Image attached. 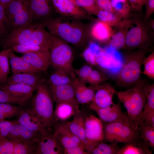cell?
I'll list each match as a JSON object with an SVG mask.
<instances>
[{"instance_id": "6da1fadb", "label": "cell", "mask_w": 154, "mask_h": 154, "mask_svg": "<svg viewBox=\"0 0 154 154\" xmlns=\"http://www.w3.org/2000/svg\"><path fill=\"white\" fill-rule=\"evenodd\" d=\"M80 20L62 15L41 21L51 34L57 35L73 46L81 47L91 37V27Z\"/></svg>"}, {"instance_id": "7a4b0ae2", "label": "cell", "mask_w": 154, "mask_h": 154, "mask_svg": "<svg viewBox=\"0 0 154 154\" xmlns=\"http://www.w3.org/2000/svg\"><path fill=\"white\" fill-rule=\"evenodd\" d=\"M148 84L146 80L140 79L131 88L124 91H116L115 93L126 109L132 124L139 130L147 101L146 92Z\"/></svg>"}, {"instance_id": "3957f363", "label": "cell", "mask_w": 154, "mask_h": 154, "mask_svg": "<svg viewBox=\"0 0 154 154\" xmlns=\"http://www.w3.org/2000/svg\"><path fill=\"white\" fill-rule=\"evenodd\" d=\"M45 28L41 21H33L10 31L4 44L9 48L16 44L49 46L51 34Z\"/></svg>"}, {"instance_id": "277c9868", "label": "cell", "mask_w": 154, "mask_h": 154, "mask_svg": "<svg viewBox=\"0 0 154 154\" xmlns=\"http://www.w3.org/2000/svg\"><path fill=\"white\" fill-rule=\"evenodd\" d=\"M36 90V93L30 107L37 114L44 128L51 132L55 121L54 101L50 89L40 81L37 85Z\"/></svg>"}, {"instance_id": "5b68a950", "label": "cell", "mask_w": 154, "mask_h": 154, "mask_svg": "<svg viewBox=\"0 0 154 154\" xmlns=\"http://www.w3.org/2000/svg\"><path fill=\"white\" fill-rule=\"evenodd\" d=\"M148 48L137 49L126 54L120 71L117 75L116 85L128 87L140 80L141 68Z\"/></svg>"}, {"instance_id": "8992f818", "label": "cell", "mask_w": 154, "mask_h": 154, "mask_svg": "<svg viewBox=\"0 0 154 154\" xmlns=\"http://www.w3.org/2000/svg\"><path fill=\"white\" fill-rule=\"evenodd\" d=\"M49 50L50 64L55 69L64 70L73 79L76 78L73 65L74 52L70 44L59 37L51 34Z\"/></svg>"}, {"instance_id": "52a82bcc", "label": "cell", "mask_w": 154, "mask_h": 154, "mask_svg": "<svg viewBox=\"0 0 154 154\" xmlns=\"http://www.w3.org/2000/svg\"><path fill=\"white\" fill-rule=\"evenodd\" d=\"M103 141L108 143H125L139 139V130L135 128L127 114L115 121L104 124Z\"/></svg>"}, {"instance_id": "ba28073f", "label": "cell", "mask_w": 154, "mask_h": 154, "mask_svg": "<svg viewBox=\"0 0 154 154\" xmlns=\"http://www.w3.org/2000/svg\"><path fill=\"white\" fill-rule=\"evenodd\" d=\"M133 20L136 26L128 29L126 34L125 44L123 48L129 50L148 48L153 36L148 20L144 17L136 16Z\"/></svg>"}, {"instance_id": "9c48e42d", "label": "cell", "mask_w": 154, "mask_h": 154, "mask_svg": "<svg viewBox=\"0 0 154 154\" xmlns=\"http://www.w3.org/2000/svg\"><path fill=\"white\" fill-rule=\"evenodd\" d=\"M84 128L86 140L85 149L89 153L94 147L103 140L104 124L99 118L94 115H86Z\"/></svg>"}, {"instance_id": "30bf717a", "label": "cell", "mask_w": 154, "mask_h": 154, "mask_svg": "<svg viewBox=\"0 0 154 154\" xmlns=\"http://www.w3.org/2000/svg\"><path fill=\"white\" fill-rule=\"evenodd\" d=\"M97 65L112 75H117L121 69L123 58L117 51L109 49L108 47L102 49L96 56Z\"/></svg>"}, {"instance_id": "8fae6325", "label": "cell", "mask_w": 154, "mask_h": 154, "mask_svg": "<svg viewBox=\"0 0 154 154\" xmlns=\"http://www.w3.org/2000/svg\"><path fill=\"white\" fill-rule=\"evenodd\" d=\"M68 123L69 122L64 121L55 122L53 127L54 136L64 149L77 145H83L85 147L79 138L71 132Z\"/></svg>"}, {"instance_id": "7c38bea8", "label": "cell", "mask_w": 154, "mask_h": 154, "mask_svg": "<svg viewBox=\"0 0 154 154\" xmlns=\"http://www.w3.org/2000/svg\"><path fill=\"white\" fill-rule=\"evenodd\" d=\"M42 133L29 129L16 120L14 121L6 138L26 143H38Z\"/></svg>"}, {"instance_id": "4fadbf2b", "label": "cell", "mask_w": 154, "mask_h": 154, "mask_svg": "<svg viewBox=\"0 0 154 154\" xmlns=\"http://www.w3.org/2000/svg\"><path fill=\"white\" fill-rule=\"evenodd\" d=\"M116 90L109 84L105 83L96 86V90L94 97L90 102L89 108L95 109L106 108L110 106L114 103V95Z\"/></svg>"}, {"instance_id": "5bb4252c", "label": "cell", "mask_w": 154, "mask_h": 154, "mask_svg": "<svg viewBox=\"0 0 154 154\" xmlns=\"http://www.w3.org/2000/svg\"><path fill=\"white\" fill-rule=\"evenodd\" d=\"M56 12L60 15L80 20L91 19L84 11L76 6L72 0H51Z\"/></svg>"}, {"instance_id": "9a60e30c", "label": "cell", "mask_w": 154, "mask_h": 154, "mask_svg": "<svg viewBox=\"0 0 154 154\" xmlns=\"http://www.w3.org/2000/svg\"><path fill=\"white\" fill-rule=\"evenodd\" d=\"M64 149L51 132L46 131L42 133L35 154H64Z\"/></svg>"}, {"instance_id": "2e32d148", "label": "cell", "mask_w": 154, "mask_h": 154, "mask_svg": "<svg viewBox=\"0 0 154 154\" xmlns=\"http://www.w3.org/2000/svg\"><path fill=\"white\" fill-rule=\"evenodd\" d=\"M33 21H41L51 17L54 8L51 0H27Z\"/></svg>"}, {"instance_id": "e0dca14e", "label": "cell", "mask_w": 154, "mask_h": 154, "mask_svg": "<svg viewBox=\"0 0 154 154\" xmlns=\"http://www.w3.org/2000/svg\"><path fill=\"white\" fill-rule=\"evenodd\" d=\"M17 121L33 131L43 133L47 131L43 127L39 118L30 107H27L18 116Z\"/></svg>"}, {"instance_id": "ac0fdd59", "label": "cell", "mask_w": 154, "mask_h": 154, "mask_svg": "<svg viewBox=\"0 0 154 154\" xmlns=\"http://www.w3.org/2000/svg\"><path fill=\"white\" fill-rule=\"evenodd\" d=\"M75 92V99L79 104L90 103L93 100L96 90V86H87L86 83L80 81L77 77L73 82Z\"/></svg>"}, {"instance_id": "d6986e66", "label": "cell", "mask_w": 154, "mask_h": 154, "mask_svg": "<svg viewBox=\"0 0 154 154\" xmlns=\"http://www.w3.org/2000/svg\"><path fill=\"white\" fill-rule=\"evenodd\" d=\"M22 56L39 71L46 72L50 64L49 50L25 53Z\"/></svg>"}, {"instance_id": "ffe728a7", "label": "cell", "mask_w": 154, "mask_h": 154, "mask_svg": "<svg viewBox=\"0 0 154 154\" xmlns=\"http://www.w3.org/2000/svg\"><path fill=\"white\" fill-rule=\"evenodd\" d=\"M79 105L76 100L56 104L54 110L55 122L64 121L74 116L79 110Z\"/></svg>"}, {"instance_id": "44dd1931", "label": "cell", "mask_w": 154, "mask_h": 154, "mask_svg": "<svg viewBox=\"0 0 154 154\" xmlns=\"http://www.w3.org/2000/svg\"><path fill=\"white\" fill-rule=\"evenodd\" d=\"M94 111L97 114L103 124L115 121L127 114L122 112L121 102L119 100L117 104L114 103L110 106L96 109Z\"/></svg>"}, {"instance_id": "7402d4cb", "label": "cell", "mask_w": 154, "mask_h": 154, "mask_svg": "<svg viewBox=\"0 0 154 154\" xmlns=\"http://www.w3.org/2000/svg\"><path fill=\"white\" fill-rule=\"evenodd\" d=\"M115 33L112 27L99 20L91 27L90 31L91 37L102 43L108 41Z\"/></svg>"}, {"instance_id": "603a6c76", "label": "cell", "mask_w": 154, "mask_h": 154, "mask_svg": "<svg viewBox=\"0 0 154 154\" xmlns=\"http://www.w3.org/2000/svg\"><path fill=\"white\" fill-rule=\"evenodd\" d=\"M50 89L53 99L55 104L76 100L73 82L59 86H51Z\"/></svg>"}, {"instance_id": "cb8c5ba5", "label": "cell", "mask_w": 154, "mask_h": 154, "mask_svg": "<svg viewBox=\"0 0 154 154\" xmlns=\"http://www.w3.org/2000/svg\"><path fill=\"white\" fill-rule=\"evenodd\" d=\"M96 16L98 19L117 29H129L133 24V19H123L114 13L100 10Z\"/></svg>"}, {"instance_id": "d4e9b609", "label": "cell", "mask_w": 154, "mask_h": 154, "mask_svg": "<svg viewBox=\"0 0 154 154\" xmlns=\"http://www.w3.org/2000/svg\"><path fill=\"white\" fill-rule=\"evenodd\" d=\"M11 51L9 58L13 74L21 73H37L40 72L25 60L22 56L15 55Z\"/></svg>"}, {"instance_id": "484cf974", "label": "cell", "mask_w": 154, "mask_h": 154, "mask_svg": "<svg viewBox=\"0 0 154 154\" xmlns=\"http://www.w3.org/2000/svg\"><path fill=\"white\" fill-rule=\"evenodd\" d=\"M85 116L79 110L74 115L73 121L69 122L68 127L71 132L78 137L84 144L86 149V140L84 128V122Z\"/></svg>"}, {"instance_id": "4316f807", "label": "cell", "mask_w": 154, "mask_h": 154, "mask_svg": "<svg viewBox=\"0 0 154 154\" xmlns=\"http://www.w3.org/2000/svg\"><path fill=\"white\" fill-rule=\"evenodd\" d=\"M152 154V151L140 138L124 143L117 153V154Z\"/></svg>"}, {"instance_id": "83f0119b", "label": "cell", "mask_w": 154, "mask_h": 154, "mask_svg": "<svg viewBox=\"0 0 154 154\" xmlns=\"http://www.w3.org/2000/svg\"><path fill=\"white\" fill-rule=\"evenodd\" d=\"M33 21L31 12L28 1L19 12L14 17L8 25L7 28L9 31L29 23Z\"/></svg>"}, {"instance_id": "f1b7e54d", "label": "cell", "mask_w": 154, "mask_h": 154, "mask_svg": "<svg viewBox=\"0 0 154 154\" xmlns=\"http://www.w3.org/2000/svg\"><path fill=\"white\" fill-rule=\"evenodd\" d=\"M36 73H21L13 74L7 78V85L20 83L36 87L41 81Z\"/></svg>"}, {"instance_id": "f546056e", "label": "cell", "mask_w": 154, "mask_h": 154, "mask_svg": "<svg viewBox=\"0 0 154 154\" xmlns=\"http://www.w3.org/2000/svg\"><path fill=\"white\" fill-rule=\"evenodd\" d=\"M36 88L20 83L6 84L1 89L17 97L30 98Z\"/></svg>"}, {"instance_id": "4dcf8cb0", "label": "cell", "mask_w": 154, "mask_h": 154, "mask_svg": "<svg viewBox=\"0 0 154 154\" xmlns=\"http://www.w3.org/2000/svg\"><path fill=\"white\" fill-rule=\"evenodd\" d=\"M114 13L123 19L129 20L131 8L128 0H111Z\"/></svg>"}, {"instance_id": "1f68e13d", "label": "cell", "mask_w": 154, "mask_h": 154, "mask_svg": "<svg viewBox=\"0 0 154 154\" xmlns=\"http://www.w3.org/2000/svg\"><path fill=\"white\" fill-rule=\"evenodd\" d=\"M27 106L0 103V120L18 116Z\"/></svg>"}, {"instance_id": "d6a6232c", "label": "cell", "mask_w": 154, "mask_h": 154, "mask_svg": "<svg viewBox=\"0 0 154 154\" xmlns=\"http://www.w3.org/2000/svg\"><path fill=\"white\" fill-rule=\"evenodd\" d=\"M139 129L140 139L148 148L153 150L154 147V127L142 122Z\"/></svg>"}, {"instance_id": "836d02e7", "label": "cell", "mask_w": 154, "mask_h": 154, "mask_svg": "<svg viewBox=\"0 0 154 154\" xmlns=\"http://www.w3.org/2000/svg\"><path fill=\"white\" fill-rule=\"evenodd\" d=\"M73 80L71 76L64 70L60 69H56L50 75L49 81L51 86H57L72 83Z\"/></svg>"}, {"instance_id": "e575fe53", "label": "cell", "mask_w": 154, "mask_h": 154, "mask_svg": "<svg viewBox=\"0 0 154 154\" xmlns=\"http://www.w3.org/2000/svg\"><path fill=\"white\" fill-rule=\"evenodd\" d=\"M129 29H119L110 39L108 47L115 51L123 48L125 43L126 37Z\"/></svg>"}, {"instance_id": "d590c367", "label": "cell", "mask_w": 154, "mask_h": 154, "mask_svg": "<svg viewBox=\"0 0 154 154\" xmlns=\"http://www.w3.org/2000/svg\"><path fill=\"white\" fill-rule=\"evenodd\" d=\"M12 51L9 47L0 52V82L5 83L7 80L9 72V56Z\"/></svg>"}, {"instance_id": "8d00e7d4", "label": "cell", "mask_w": 154, "mask_h": 154, "mask_svg": "<svg viewBox=\"0 0 154 154\" xmlns=\"http://www.w3.org/2000/svg\"><path fill=\"white\" fill-rule=\"evenodd\" d=\"M27 2V0H15L5 9V16L7 27L13 18Z\"/></svg>"}, {"instance_id": "74e56055", "label": "cell", "mask_w": 154, "mask_h": 154, "mask_svg": "<svg viewBox=\"0 0 154 154\" xmlns=\"http://www.w3.org/2000/svg\"><path fill=\"white\" fill-rule=\"evenodd\" d=\"M100 142L89 152L90 154H117L119 149L117 143Z\"/></svg>"}, {"instance_id": "f35d334b", "label": "cell", "mask_w": 154, "mask_h": 154, "mask_svg": "<svg viewBox=\"0 0 154 154\" xmlns=\"http://www.w3.org/2000/svg\"><path fill=\"white\" fill-rule=\"evenodd\" d=\"M30 98L14 96L0 89V103H11L27 106Z\"/></svg>"}, {"instance_id": "ab89813d", "label": "cell", "mask_w": 154, "mask_h": 154, "mask_svg": "<svg viewBox=\"0 0 154 154\" xmlns=\"http://www.w3.org/2000/svg\"><path fill=\"white\" fill-rule=\"evenodd\" d=\"M13 140V154H35L38 143H26Z\"/></svg>"}, {"instance_id": "60d3db41", "label": "cell", "mask_w": 154, "mask_h": 154, "mask_svg": "<svg viewBox=\"0 0 154 154\" xmlns=\"http://www.w3.org/2000/svg\"><path fill=\"white\" fill-rule=\"evenodd\" d=\"M77 7L84 11L88 15H96L100 10L96 0H72Z\"/></svg>"}, {"instance_id": "b9f144b4", "label": "cell", "mask_w": 154, "mask_h": 154, "mask_svg": "<svg viewBox=\"0 0 154 154\" xmlns=\"http://www.w3.org/2000/svg\"><path fill=\"white\" fill-rule=\"evenodd\" d=\"M10 47L13 51L24 54L46 51L49 50V46L16 44Z\"/></svg>"}, {"instance_id": "7bdbcfd3", "label": "cell", "mask_w": 154, "mask_h": 154, "mask_svg": "<svg viewBox=\"0 0 154 154\" xmlns=\"http://www.w3.org/2000/svg\"><path fill=\"white\" fill-rule=\"evenodd\" d=\"M147 101L143 109L141 120L145 116L148 112L154 110V84H148L146 90Z\"/></svg>"}, {"instance_id": "ee69618b", "label": "cell", "mask_w": 154, "mask_h": 154, "mask_svg": "<svg viewBox=\"0 0 154 154\" xmlns=\"http://www.w3.org/2000/svg\"><path fill=\"white\" fill-rule=\"evenodd\" d=\"M142 64L144 65V70L142 73L148 78L154 79V52H152L145 57Z\"/></svg>"}, {"instance_id": "f6af8a7d", "label": "cell", "mask_w": 154, "mask_h": 154, "mask_svg": "<svg viewBox=\"0 0 154 154\" xmlns=\"http://www.w3.org/2000/svg\"><path fill=\"white\" fill-rule=\"evenodd\" d=\"M107 80V78L102 73L96 70L93 69L89 76L87 83L91 85H98Z\"/></svg>"}, {"instance_id": "bcb514c9", "label": "cell", "mask_w": 154, "mask_h": 154, "mask_svg": "<svg viewBox=\"0 0 154 154\" xmlns=\"http://www.w3.org/2000/svg\"><path fill=\"white\" fill-rule=\"evenodd\" d=\"M93 69L90 65H86L79 69H76L74 68V70L77 78L80 81L86 83Z\"/></svg>"}, {"instance_id": "7dc6e473", "label": "cell", "mask_w": 154, "mask_h": 154, "mask_svg": "<svg viewBox=\"0 0 154 154\" xmlns=\"http://www.w3.org/2000/svg\"><path fill=\"white\" fill-rule=\"evenodd\" d=\"M13 141L4 138L0 139V154H13Z\"/></svg>"}, {"instance_id": "c3c4849f", "label": "cell", "mask_w": 154, "mask_h": 154, "mask_svg": "<svg viewBox=\"0 0 154 154\" xmlns=\"http://www.w3.org/2000/svg\"><path fill=\"white\" fill-rule=\"evenodd\" d=\"M13 122L5 119L0 120V139L6 138Z\"/></svg>"}, {"instance_id": "681fc988", "label": "cell", "mask_w": 154, "mask_h": 154, "mask_svg": "<svg viewBox=\"0 0 154 154\" xmlns=\"http://www.w3.org/2000/svg\"><path fill=\"white\" fill-rule=\"evenodd\" d=\"M5 10L4 7L0 2V36L4 35L9 31L6 23Z\"/></svg>"}, {"instance_id": "f907efd6", "label": "cell", "mask_w": 154, "mask_h": 154, "mask_svg": "<svg viewBox=\"0 0 154 154\" xmlns=\"http://www.w3.org/2000/svg\"><path fill=\"white\" fill-rule=\"evenodd\" d=\"M96 55L88 47L84 50L82 54L83 58L90 66L97 65L96 59Z\"/></svg>"}, {"instance_id": "816d5d0a", "label": "cell", "mask_w": 154, "mask_h": 154, "mask_svg": "<svg viewBox=\"0 0 154 154\" xmlns=\"http://www.w3.org/2000/svg\"><path fill=\"white\" fill-rule=\"evenodd\" d=\"M64 154H90L83 145H77L64 149Z\"/></svg>"}, {"instance_id": "f5cc1de1", "label": "cell", "mask_w": 154, "mask_h": 154, "mask_svg": "<svg viewBox=\"0 0 154 154\" xmlns=\"http://www.w3.org/2000/svg\"><path fill=\"white\" fill-rule=\"evenodd\" d=\"M96 1L100 10L114 13L111 4V0H96Z\"/></svg>"}, {"instance_id": "db71d44e", "label": "cell", "mask_w": 154, "mask_h": 154, "mask_svg": "<svg viewBox=\"0 0 154 154\" xmlns=\"http://www.w3.org/2000/svg\"><path fill=\"white\" fill-rule=\"evenodd\" d=\"M145 12L144 18L147 21L154 12V0H146L145 4Z\"/></svg>"}, {"instance_id": "11a10c76", "label": "cell", "mask_w": 154, "mask_h": 154, "mask_svg": "<svg viewBox=\"0 0 154 154\" xmlns=\"http://www.w3.org/2000/svg\"><path fill=\"white\" fill-rule=\"evenodd\" d=\"M146 0H128L131 9L136 11H140Z\"/></svg>"}, {"instance_id": "9f6ffc18", "label": "cell", "mask_w": 154, "mask_h": 154, "mask_svg": "<svg viewBox=\"0 0 154 154\" xmlns=\"http://www.w3.org/2000/svg\"><path fill=\"white\" fill-rule=\"evenodd\" d=\"M142 122L154 127V110L148 112L145 116L141 120V123Z\"/></svg>"}, {"instance_id": "6f0895ef", "label": "cell", "mask_w": 154, "mask_h": 154, "mask_svg": "<svg viewBox=\"0 0 154 154\" xmlns=\"http://www.w3.org/2000/svg\"><path fill=\"white\" fill-rule=\"evenodd\" d=\"M88 47L96 55L101 50L102 48L99 45L93 42H91Z\"/></svg>"}, {"instance_id": "680465c9", "label": "cell", "mask_w": 154, "mask_h": 154, "mask_svg": "<svg viewBox=\"0 0 154 154\" xmlns=\"http://www.w3.org/2000/svg\"><path fill=\"white\" fill-rule=\"evenodd\" d=\"M15 0H0V2L3 5L5 9L12 2Z\"/></svg>"}]
</instances>
